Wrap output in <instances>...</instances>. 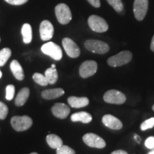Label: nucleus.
<instances>
[{
  "instance_id": "f257e3e1",
  "label": "nucleus",
  "mask_w": 154,
  "mask_h": 154,
  "mask_svg": "<svg viewBox=\"0 0 154 154\" xmlns=\"http://www.w3.org/2000/svg\"><path fill=\"white\" fill-rule=\"evenodd\" d=\"M84 46L88 51H91L93 53L99 54H104L110 49L109 44L104 42L100 41V40H87L84 43Z\"/></svg>"
},
{
  "instance_id": "f03ea898",
  "label": "nucleus",
  "mask_w": 154,
  "mask_h": 154,
  "mask_svg": "<svg viewBox=\"0 0 154 154\" xmlns=\"http://www.w3.org/2000/svg\"><path fill=\"white\" fill-rule=\"evenodd\" d=\"M132 59V53L129 51H123L116 55L109 58L107 63L109 66L113 67L121 66L130 62Z\"/></svg>"
},
{
  "instance_id": "7ed1b4c3",
  "label": "nucleus",
  "mask_w": 154,
  "mask_h": 154,
  "mask_svg": "<svg viewBox=\"0 0 154 154\" xmlns=\"http://www.w3.org/2000/svg\"><path fill=\"white\" fill-rule=\"evenodd\" d=\"M33 121L28 116H15L11 119V124L17 131H24L32 126Z\"/></svg>"
},
{
  "instance_id": "20e7f679",
  "label": "nucleus",
  "mask_w": 154,
  "mask_h": 154,
  "mask_svg": "<svg viewBox=\"0 0 154 154\" xmlns=\"http://www.w3.org/2000/svg\"><path fill=\"white\" fill-rule=\"evenodd\" d=\"M55 14L58 22L61 24H69L72 19L70 9L66 4L61 3L56 6Z\"/></svg>"
},
{
  "instance_id": "39448f33",
  "label": "nucleus",
  "mask_w": 154,
  "mask_h": 154,
  "mask_svg": "<svg viewBox=\"0 0 154 154\" xmlns=\"http://www.w3.org/2000/svg\"><path fill=\"white\" fill-rule=\"evenodd\" d=\"M88 24L92 31L103 33L109 29V25L105 19L97 15H91L88 19Z\"/></svg>"
},
{
  "instance_id": "423d86ee",
  "label": "nucleus",
  "mask_w": 154,
  "mask_h": 154,
  "mask_svg": "<svg viewBox=\"0 0 154 154\" xmlns=\"http://www.w3.org/2000/svg\"><path fill=\"white\" fill-rule=\"evenodd\" d=\"M41 50L44 54L51 57L54 60H61L63 57L62 50L61 47L54 42H49L44 44V45H42Z\"/></svg>"
},
{
  "instance_id": "0eeeda50",
  "label": "nucleus",
  "mask_w": 154,
  "mask_h": 154,
  "mask_svg": "<svg viewBox=\"0 0 154 154\" xmlns=\"http://www.w3.org/2000/svg\"><path fill=\"white\" fill-rule=\"evenodd\" d=\"M103 100L109 103L113 104H123L126 102V98L122 92L117 90H109L103 96Z\"/></svg>"
},
{
  "instance_id": "6e6552de",
  "label": "nucleus",
  "mask_w": 154,
  "mask_h": 154,
  "mask_svg": "<svg viewBox=\"0 0 154 154\" xmlns=\"http://www.w3.org/2000/svg\"><path fill=\"white\" fill-rule=\"evenodd\" d=\"M83 140L86 145L91 148H96V149H103L105 148L106 144L105 140L95 134L88 133L83 136Z\"/></svg>"
},
{
  "instance_id": "1a4fd4ad",
  "label": "nucleus",
  "mask_w": 154,
  "mask_h": 154,
  "mask_svg": "<svg viewBox=\"0 0 154 154\" xmlns=\"http://www.w3.org/2000/svg\"><path fill=\"white\" fill-rule=\"evenodd\" d=\"M149 8V0H134V13L136 19L142 21L145 18Z\"/></svg>"
},
{
  "instance_id": "9d476101",
  "label": "nucleus",
  "mask_w": 154,
  "mask_h": 154,
  "mask_svg": "<svg viewBox=\"0 0 154 154\" xmlns=\"http://www.w3.org/2000/svg\"><path fill=\"white\" fill-rule=\"evenodd\" d=\"M98 65L95 61L88 60L82 63L79 68V74L82 78L86 79L93 76L97 72Z\"/></svg>"
},
{
  "instance_id": "9b49d317",
  "label": "nucleus",
  "mask_w": 154,
  "mask_h": 154,
  "mask_svg": "<svg viewBox=\"0 0 154 154\" xmlns=\"http://www.w3.org/2000/svg\"><path fill=\"white\" fill-rule=\"evenodd\" d=\"M62 45L66 54L71 58L79 57L81 51L79 47L70 38H64L62 40Z\"/></svg>"
},
{
  "instance_id": "f8f14e48",
  "label": "nucleus",
  "mask_w": 154,
  "mask_h": 154,
  "mask_svg": "<svg viewBox=\"0 0 154 154\" xmlns=\"http://www.w3.org/2000/svg\"><path fill=\"white\" fill-rule=\"evenodd\" d=\"M54 26L48 20L42 21L39 27L40 36L42 41H48L53 37Z\"/></svg>"
},
{
  "instance_id": "ddd939ff",
  "label": "nucleus",
  "mask_w": 154,
  "mask_h": 154,
  "mask_svg": "<svg viewBox=\"0 0 154 154\" xmlns=\"http://www.w3.org/2000/svg\"><path fill=\"white\" fill-rule=\"evenodd\" d=\"M102 122L108 128L113 130H120L122 128L123 124L122 122L115 117L114 116L106 114L103 116L102 118Z\"/></svg>"
},
{
  "instance_id": "4468645a",
  "label": "nucleus",
  "mask_w": 154,
  "mask_h": 154,
  "mask_svg": "<svg viewBox=\"0 0 154 154\" xmlns=\"http://www.w3.org/2000/svg\"><path fill=\"white\" fill-rule=\"evenodd\" d=\"M51 111L57 118L64 119L70 113V108L63 103H57L51 108Z\"/></svg>"
},
{
  "instance_id": "2eb2a0df",
  "label": "nucleus",
  "mask_w": 154,
  "mask_h": 154,
  "mask_svg": "<svg viewBox=\"0 0 154 154\" xmlns=\"http://www.w3.org/2000/svg\"><path fill=\"white\" fill-rule=\"evenodd\" d=\"M69 104L73 108H82L88 106L89 100L86 97H76V96H70L67 99Z\"/></svg>"
},
{
  "instance_id": "dca6fc26",
  "label": "nucleus",
  "mask_w": 154,
  "mask_h": 154,
  "mask_svg": "<svg viewBox=\"0 0 154 154\" xmlns=\"http://www.w3.org/2000/svg\"><path fill=\"white\" fill-rule=\"evenodd\" d=\"M64 94V91L61 88H52V89H47L43 91L42 93V96L44 99L47 100H51L57 99Z\"/></svg>"
},
{
  "instance_id": "f3484780",
  "label": "nucleus",
  "mask_w": 154,
  "mask_h": 154,
  "mask_svg": "<svg viewBox=\"0 0 154 154\" xmlns=\"http://www.w3.org/2000/svg\"><path fill=\"white\" fill-rule=\"evenodd\" d=\"M10 69L15 78L19 81H22L24 79V70L18 61L13 60L10 63Z\"/></svg>"
},
{
  "instance_id": "a211bd4d",
  "label": "nucleus",
  "mask_w": 154,
  "mask_h": 154,
  "mask_svg": "<svg viewBox=\"0 0 154 154\" xmlns=\"http://www.w3.org/2000/svg\"><path fill=\"white\" fill-rule=\"evenodd\" d=\"M71 120L74 122H82L84 124H88L92 121V116L90 113L85 111L75 113L71 116Z\"/></svg>"
},
{
  "instance_id": "6ab92c4d",
  "label": "nucleus",
  "mask_w": 154,
  "mask_h": 154,
  "mask_svg": "<svg viewBox=\"0 0 154 154\" xmlns=\"http://www.w3.org/2000/svg\"><path fill=\"white\" fill-rule=\"evenodd\" d=\"M29 89L25 87L21 89L17 94L16 99H15V104L17 106H22L27 101L29 96Z\"/></svg>"
},
{
  "instance_id": "aec40b11",
  "label": "nucleus",
  "mask_w": 154,
  "mask_h": 154,
  "mask_svg": "<svg viewBox=\"0 0 154 154\" xmlns=\"http://www.w3.org/2000/svg\"><path fill=\"white\" fill-rule=\"evenodd\" d=\"M47 142L51 149H57L63 145L61 138L56 134H49L47 136Z\"/></svg>"
},
{
  "instance_id": "412c9836",
  "label": "nucleus",
  "mask_w": 154,
  "mask_h": 154,
  "mask_svg": "<svg viewBox=\"0 0 154 154\" xmlns=\"http://www.w3.org/2000/svg\"><path fill=\"white\" fill-rule=\"evenodd\" d=\"M23 42L24 44H29L32 40V29L29 24H24L22 27Z\"/></svg>"
},
{
  "instance_id": "4be33fe9",
  "label": "nucleus",
  "mask_w": 154,
  "mask_h": 154,
  "mask_svg": "<svg viewBox=\"0 0 154 154\" xmlns=\"http://www.w3.org/2000/svg\"><path fill=\"white\" fill-rule=\"evenodd\" d=\"M47 82L50 84H54L58 80V72L56 68H49L44 74Z\"/></svg>"
},
{
  "instance_id": "5701e85b",
  "label": "nucleus",
  "mask_w": 154,
  "mask_h": 154,
  "mask_svg": "<svg viewBox=\"0 0 154 154\" xmlns=\"http://www.w3.org/2000/svg\"><path fill=\"white\" fill-rule=\"evenodd\" d=\"M11 55V51L9 48H4L0 51V66H3L7 63Z\"/></svg>"
},
{
  "instance_id": "b1692460",
  "label": "nucleus",
  "mask_w": 154,
  "mask_h": 154,
  "mask_svg": "<svg viewBox=\"0 0 154 154\" xmlns=\"http://www.w3.org/2000/svg\"><path fill=\"white\" fill-rule=\"evenodd\" d=\"M33 79L36 84H39L40 86H46L49 84L45 76L42 75V74H39V73H35L33 75Z\"/></svg>"
},
{
  "instance_id": "393cba45",
  "label": "nucleus",
  "mask_w": 154,
  "mask_h": 154,
  "mask_svg": "<svg viewBox=\"0 0 154 154\" xmlns=\"http://www.w3.org/2000/svg\"><path fill=\"white\" fill-rule=\"evenodd\" d=\"M106 1L117 12H121L124 9V5L121 0H106Z\"/></svg>"
},
{
  "instance_id": "a878e982",
  "label": "nucleus",
  "mask_w": 154,
  "mask_h": 154,
  "mask_svg": "<svg viewBox=\"0 0 154 154\" xmlns=\"http://www.w3.org/2000/svg\"><path fill=\"white\" fill-rule=\"evenodd\" d=\"M57 154H75V151L69 146L62 145L57 149Z\"/></svg>"
},
{
  "instance_id": "bb28decb",
  "label": "nucleus",
  "mask_w": 154,
  "mask_h": 154,
  "mask_svg": "<svg viewBox=\"0 0 154 154\" xmlns=\"http://www.w3.org/2000/svg\"><path fill=\"white\" fill-rule=\"evenodd\" d=\"M15 94V87L14 85H8L6 88V99L11 101L14 99Z\"/></svg>"
},
{
  "instance_id": "cd10ccee",
  "label": "nucleus",
  "mask_w": 154,
  "mask_h": 154,
  "mask_svg": "<svg viewBox=\"0 0 154 154\" xmlns=\"http://www.w3.org/2000/svg\"><path fill=\"white\" fill-rule=\"evenodd\" d=\"M154 126V117L147 119L144 122H143L140 125V129L142 131H146L152 128Z\"/></svg>"
},
{
  "instance_id": "c85d7f7f",
  "label": "nucleus",
  "mask_w": 154,
  "mask_h": 154,
  "mask_svg": "<svg viewBox=\"0 0 154 154\" xmlns=\"http://www.w3.org/2000/svg\"><path fill=\"white\" fill-rule=\"evenodd\" d=\"M9 112V109L7 106L3 102L0 101V119L4 120L6 119Z\"/></svg>"
},
{
  "instance_id": "c756f323",
  "label": "nucleus",
  "mask_w": 154,
  "mask_h": 154,
  "mask_svg": "<svg viewBox=\"0 0 154 154\" xmlns=\"http://www.w3.org/2000/svg\"><path fill=\"white\" fill-rule=\"evenodd\" d=\"M145 146L146 148L149 149H154V137L153 136H150L146 140Z\"/></svg>"
},
{
  "instance_id": "7c9ffc66",
  "label": "nucleus",
  "mask_w": 154,
  "mask_h": 154,
  "mask_svg": "<svg viewBox=\"0 0 154 154\" xmlns=\"http://www.w3.org/2000/svg\"><path fill=\"white\" fill-rule=\"evenodd\" d=\"M6 2L10 4L11 5H22L26 3L29 0H5Z\"/></svg>"
},
{
  "instance_id": "2f4dec72",
  "label": "nucleus",
  "mask_w": 154,
  "mask_h": 154,
  "mask_svg": "<svg viewBox=\"0 0 154 154\" xmlns=\"http://www.w3.org/2000/svg\"><path fill=\"white\" fill-rule=\"evenodd\" d=\"M87 1L90 5L94 7H96V8H99V7H100V6H101V2H100V0H87Z\"/></svg>"
},
{
  "instance_id": "473e14b6",
  "label": "nucleus",
  "mask_w": 154,
  "mask_h": 154,
  "mask_svg": "<svg viewBox=\"0 0 154 154\" xmlns=\"http://www.w3.org/2000/svg\"><path fill=\"white\" fill-rule=\"evenodd\" d=\"M111 154H128V153L126 151H123V150H117V151L112 152Z\"/></svg>"
},
{
  "instance_id": "72a5a7b5",
  "label": "nucleus",
  "mask_w": 154,
  "mask_h": 154,
  "mask_svg": "<svg viewBox=\"0 0 154 154\" xmlns=\"http://www.w3.org/2000/svg\"><path fill=\"white\" fill-rule=\"evenodd\" d=\"M151 49L152 51L154 52V35L153 36V38H152V40H151Z\"/></svg>"
},
{
  "instance_id": "f704fd0d",
  "label": "nucleus",
  "mask_w": 154,
  "mask_h": 154,
  "mask_svg": "<svg viewBox=\"0 0 154 154\" xmlns=\"http://www.w3.org/2000/svg\"><path fill=\"white\" fill-rule=\"evenodd\" d=\"M134 138H135V139H136V141L138 142V143H140V137H139V136H138V135H135L134 136Z\"/></svg>"
},
{
  "instance_id": "c9c22d12",
  "label": "nucleus",
  "mask_w": 154,
  "mask_h": 154,
  "mask_svg": "<svg viewBox=\"0 0 154 154\" xmlns=\"http://www.w3.org/2000/svg\"><path fill=\"white\" fill-rule=\"evenodd\" d=\"M148 154H154V149H151V151L149 152V153H148Z\"/></svg>"
},
{
  "instance_id": "e433bc0d",
  "label": "nucleus",
  "mask_w": 154,
  "mask_h": 154,
  "mask_svg": "<svg viewBox=\"0 0 154 154\" xmlns=\"http://www.w3.org/2000/svg\"><path fill=\"white\" fill-rule=\"evenodd\" d=\"M51 68H56V66H55V64H51Z\"/></svg>"
},
{
  "instance_id": "4c0bfd02",
  "label": "nucleus",
  "mask_w": 154,
  "mask_h": 154,
  "mask_svg": "<svg viewBox=\"0 0 154 154\" xmlns=\"http://www.w3.org/2000/svg\"><path fill=\"white\" fill-rule=\"evenodd\" d=\"M2 73L1 71H0V79L2 78Z\"/></svg>"
},
{
  "instance_id": "58836bf2",
  "label": "nucleus",
  "mask_w": 154,
  "mask_h": 154,
  "mask_svg": "<svg viewBox=\"0 0 154 154\" xmlns=\"http://www.w3.org/2000/svg\"><path fill=\"white\" fill-rule=\"evenodd\" d=\"M30 154H38L37 153H30Z\"/></svg>"
},
{
  "instance_id": "ea45409f",
  "label": "nucleus",
  "mask_w": 154,
  "mask_h": 154,
  "mask_svg": "<svg viewBox=\"0 0 154 154\" xmlns=\"http://www.w3.org/2000/svg\"><path fill=\"white\" fill-rule=\"evenodd\" d=\"M152 109H153V110L154 111V105L153 106V107H152Z\"/></svg>"
},
{
  "instance_id": "a19ab883",
  "label": "nucleus",
  "mask_w": 154,
  "mask_h": 154,
  "mask_svg": "<svg viewBox=\"0 0 154 154\" xmlns=\"http://www.w3.org/2000/svg\"><path fill=\"white\" fill-rule=\"evenodd\" d=\"M0 41H1V38H0Z\"/></svg>"
}]
</instances>
